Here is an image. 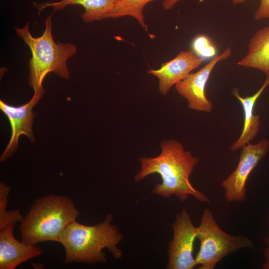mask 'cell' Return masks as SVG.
<instances>
[{
	"mask_svg": "<svg viewBox=\"0 0 269 269\" xmlns=\"http://www.w3.org/2000/svg\"><path fill=\"white\" fill-rule=\"evenodd\" d=\"M160 147L158 156L139 158L140 169L134 176V181L138 182L150 174L158 173L162 182L154 186L153 194L164 198L174 195L182 202L191 195L199 201L209 202V198L196 189L189 180L199 159L175 139L163 140Z\"/></svg>",
	"mask_w": 269,
	"mask_h": 269,
	"instance_id": "obj_1",
	"label": "cell"
},
{
	"mask_svg": "<svg viewBox=\"0 0 269 269\" xmlns=\"http://www.w3.org/2000/svg\"><path fill=\"white\" fill-rule=\"evenodd\" d=\"M113 215L108 214L104 221L93 226L72 222L61 234L59 243L65 251L66 263H106L107 249L116 259H121L123 252L117 245L124 239L118 227L112 224Z\"/></svg>",
	"mask_w": 269,
	"mask_h": 269,
	"instance_id": "obj_2",
	"label": "cell"
},
{
	"mask_svg": "<svg viewBox=\"0 0 269 269\" xmlns=\"http://www.w3.org/2000/svg\"><path fill=\"white\" fill-rule=\"evenodd\" d=\"M79 215L73 201L65 195L41 197L20 222L21 241L31 245L46 241L59 243L62 233Z\"/></svg>",
	"mask_w": 269,
	"mask_h": 269,
	"instance_id": "obj_3",
	"label": "cell"
},
{
	"mask_svg": "<svg viewBox=\"0 0 269 269\" xmlns=\"http://www.w3.org/2000/svg\"><path fill=\"white\" fill-rule=\"evenodd\" d=\"M51 16H48L44 21L45 28L40 37L31 35L29 22L22 28H15L17 34L28 45L32 54L28 65L29 84L34 94L42 95L45 92L42 83L47 74L53 72L66 79L69 77L67 61L77 50L73 44L55 42L52 35Z\"/></svg>",
	"mask_w": 269,
	"mask_h": 269,
	"instance_id": "obj_4",
	"label": "cell"
},
{
	"mask_svg": "<svg viewBox=\"0 0 269 269\" xmlns=\"http://www.w3.org/2000/svg\"><path fill=\"white\" fill-rule=\"evenodd\" d=\"M197 239L200 241V249L195 261L199 269H213L230 254L254 247L252 241L246 236L231 235L221 230L209 208L203 211Z\"/></svg>",
	"mask_w": 269,
	"mask_h": 269,
	"instance_id": "obj_5",
	"label": "cell"
},
{
	"mask_svg": "<svg viewBox=\"0 0 269 269\" xmlns=\"http://www.w3.org/2000/svg\"><path fill=\"white\" fill-rule=\"evenodd\" d=\"M269 151V140L263 138L255 144L248 143L242 148L236 168L224 179L221 185L227 202H244L248 178L260 161Z\"/></svg>",
	"mask_w": 269,
	"mask_h": 269,
	"instance_id": "obj_6",
	"label": "cell"
},
{
	"mask_svg": "<svg viewBox=\"0 0 269 269\" xmlns=\"http://www.w3.org/2000/svg\"><path fill=\"white\" fill-rule=\"evenodd\" d=\"M172 240L168 246V269H192L197 266L193 252L198 234L190 215L185 209L176 216L172 225Z\"/></svg>",
	"mask_w": 269,
	"mask_h": 269,
	"instance_id": "obj_7",
	"label": "cell"
},
{
	"mask_svg": "<svg viewBox=\"0 0 269 269\" xmlns=\"http://www.w3.org/2000/svg\"><path fill=\"white\" fill-rule=\"evenodd\" d=\"M231 53V47H229L222 53L212 58L198 71L190 73L175 85L177 92L187 101L190 109L205 113L212 111L213 105L206 97L205 87L215 65L218 62L228 58Z\"/></svg>",
	"mask_w": 269,
	"mask_h": 269,
	"instance_id": "obj_8",
	"label": "cell"
},
{
	"mask_svg": "<svg viewBox=\"0 0 269 269\" xmlns=\"http://www.w3.org/2000/svg\"><path fill=\"white\" fill-rule=\"evenodd\" d=\"M43 95L34 94L31 100L20 106H13L0 101V109L7 117L11 128V135L8 145L0 157V163L10 158L18 148L19 137L25 135L31 142H35L32 124L35 114L33 108Z\"/></svg>",
	"mask_w": 269,
	"mask_h": 269,
	"instance_id": "obj_9",
	"label": "cell"
},
{
	"mask_svg": "<svg viewBox=\"0 0 269 269\" xmlns=\"http://www.w3.org/2000/svg\"><path fill=\"white\" fill-rule=\"evenodd\" d=\"M204 60L192 50L182 51L171 60L162 63L158 69H150L147 72L158 78V90L162 95H166L172 86L183 80Z\"/></svg>",
	"mask_w": 269,
	"mask_h": 269,
	"instance_id": "obj_10",
	"label": "cell"
},
{
	"mask_svg": "<svg viewBox=\"0 0 269 269\" xmlns=\"http://www.w3.org/2000/svg\"><path fill=\"white\" fill-rule=\"evenodd\" d=\"M14 224L0 230V269H14L28 260L40 256L42 249L19 242L14 237Z\"/></svg>",
	"mask_w": 269,
	"mask_h": 269,
	"instance_id": "obj_11",
	"label": "cell"
},
{
	"mask_svg": "<svg viewBox=\"0 0 269 269\" xmlns=\"http://www.w3.org/2000/svg\"><path fill=\"white\" fill-rule=\"evenodd\" d=\"M269 84V78H267L261 88L252 96L243 97L239 91L234 89L232 93L240 101L244 112V125L241 134L231 145L230 149L232 151H237L242 148L254 139L259 133L261 121L260 115L255 114L254 110L256 102L265 89Z\"/></svg>",
	"mask_w": 269,
	"mask_h": 269,
	"instance_id": "obj_12",
	"label": "cell"
},
{
	"mask_svg": "<svg viewBox=\"0 0 269 269\" xmlns=\"http://www.w3.org/2000/svg\"><path fill=\"white\" fill-rule=\"evenodd\" d=\"M248 52L237 64L263 72L269 78V26L258 30L250 40Z\"/></svg>",
	"mask_w": 269,
	"mask_h": 269,
	"instance_id": "obj_13",
	"label": "cell"
},
{
	"mask_svg": "<svg viewBox=\"0 0 269 269\" xmlns=\"http://www.w3.org/2000/svg\"><path fill=\"white\" fill-rule=\"evenodd\" d=\"M116 0H62L57 2H46L34 3L39 10V14L44 8L51 6L54 11L64 9L67 5L79 4L84 7L85 11L81 17L86 22H91L106 18L113 10Z\"/></svg>",
	"mask_w": 269,
	"mask_h": 269,
	"instance_id": "obj_14",
	"label": "cell"
},
{
	"mask_svg": "<svg viewBox=\"0 0 269 269\" xmlns=\"http://www.w3.org/2000/svg\"><path fill=\"white\" fill-rule=\"evenodd\" d=\"M154 0H116L113 10L106 18H118L124 16L134 17L145 30L148 26L144 21L143 10L149 2Z\"/></svg>",
	"mask_w": 269,
	"mask_h": 269,
	"instance_id": "obj_15",
	"label": "cell"
},
{
	"mask_svg": "<svg viewBox=\"0 0 269 269\" xmlns=\"http://www.w3.org/2000/svg\"><path fill=\"white\" fill-rule=\"evenodd\" d=\"M10 187L0 181V230L10 224H15L21 222L23 217L20 214L19 210L7 211L8 196L10 193Z\"/></svg>",
	"mask_w": 269,
	"mask_h": 269,
	"instance_id": "obj_16",
	"label": "cell"
},
{
	"mask_svg": "<svg viewBox=\"0 0 269 269\" xmlns=\"http://www.w3.org/2000/svg\"><path fill=\"white\" fill-rule=\"evenodd\" d=\"M191 48L198 57L206 59L212 58L217 55V48L210 38L204 34L196 36L191 43Z\"/></svg>",
	"mask_w": 269,
	"mask_h": 269,
	"instance_id": "obj_17",
	"label": "cell"
},
{
	"mask_svg": "<svg viewBox=\"0 0 269 269\" xmlns=\"http://www.w3.org/2000/svg\"><path fill=\"white\" fill-rule=\"evenodd\" d=\"M256 20L269 19V0H261L260 4L254 14Z\"/></svg>",
	"mask_w": 269,
	"mask_h": 269,
	"instance_id": "obj_18",
	"label": "cell"
},
{
	"mask_svg": "<svg viewBox=\"0 0 269 269\" xmlns=\"http://www.w3.org/2000/svg\"><path fill=\"white\" fill-rule=\"evenodd\" d=\"M265 248L264 254L265 261L262 266L263 269H269V237H267L264 240Z\"/></svg>",
	"mask_w": 269,
	"mask_h": 269,
	"instance_id": "obj_19",
	"label": "cell"
},
{
	"mask_svg": "<svg viewBox=\"0 0 269 269\" xmlns=\"http://www.w3.org/2000/svg\"><path fill=\"white\" fill-rule=\"evenodd\" d=\"M180 0H163L162 5L165 10L171 9Z\"/></svg>",
	"mask_w": 269,
	"mask_h": 269,
	"instance_id": "obj_20",
	"label": "cell"
},
{
	"mask_svg": "<svg viewBox=\"0 0 269 269\" xmlns=\"http://www.w3.org/2000/svg\"><path fill=\"white\" fill-rule=\"evenodd\" d=\"M234 4H238L244 2L247 0H231Z\"/></svg>",
	"mask_w": 269,
	"mask_h": 269,
	"instance_id": "obj_21",
	"label": "cell"
}]
</instances>
